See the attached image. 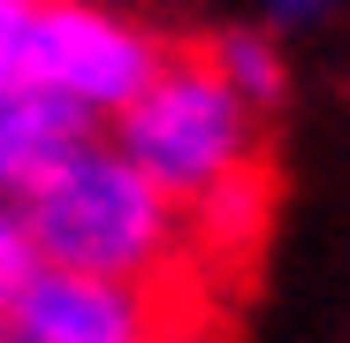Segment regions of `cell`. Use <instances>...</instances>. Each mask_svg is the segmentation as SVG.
I'll return each mask as SVG.
<instances>
[{
  "instance_id": "obj_6",
  "label": "cell",
  "mask_w": 350,
  "mask_h": 343,
  "mask_svg": "<svg viewBox=\"0 0 350 343\" xmlns=\"http://www.w3.org/2000/svg\"><path fill=\"white\" fill-rule=\"evenodd\" d=\"M206 62H213V77L237 92L252 114H267V107H282V53L267 46V38H213L206 46Z\"/></svg>"
},
{
  "instance_id": "obj_9",
  "label": "cell",
  "mask_w": 350,
  "mask_h": 343,
  "mask_svg": "<svg viewBox=\"0 0 350 343\" xmlns=\"http://www.w3.org/2000/svg\"><path fill=\"white\" fill-rule=\"evenodd\" d=\"M327 8V0H274V16H289V23H297V16H320Z\"/></svg>"
},
{
  "instance_id": "obj_7",
  "label": "cell",
  "mask_w": 350,
  "mask_h": 343,
  "mask_svg": "<svg viewBox=\"0 0 350 343\" xmlns=\"http://www.w3.org/2000/svg\"><path fill=\"white\" fill-rule=\"evenodd\" d=\"M38 267H46V259H38V244H31L23 206H8V199H0V313H8V298L23 290Z\"/></svg>"
},
{
  "instance_id": "obj_10",
  "label": "cell",
  "mask_w": 350,
  "mask_h": 343,
  "mask_svg": "<svg viewBox=\"0 0 350 343\" xmlns=\"http://www.w3.org/2000/svg\"><path fill=\"white\" fill-rule=\"evenodd\" d=\"M152 343H183V328H167V335H152Z\"/></svg>"
},
{
  "instance_id": "obj_8",
  "label": "cell",
  "mask_w": 350,
  "mask_h": 343,
  "mask_svg": "<svg viewBox=\"0 0 350 343\" xmlns=\"http://www.w3.org/2000/svg\"><path fill=\"white\" fill-rule=\"evenodd\" d=\"M31 16H38V0H0V84H23V53H31Z\"/></svg>"
},
{
  "instance_id": "obj_1",
  "label": "cell",
  "mask_w": 350,
  "mask_h": 343,
  "mask_svg": "<svg viewBox=\"0 0 350 343\" xmlns=\"http://www.w3.org/2000/svg\"><path fill=\"white\" fill-rule=\"evenodd\" d=\"M31 244L46 267L99 275V282H137V290H175L191 244H183V206H167L107 138H84L53 176L23 199Z\"/></svg>"
},
{
  "instance_id": "obj_5",
  "label": "cell",
  "mask_w": 350,
  "mask_h": 343,
  "mask_svg": "<svg viewBox=\"0 0 350 343\" xmlns=\"http://www.w3.org/2000/svg\"><path fill=\"white\" fill-rule=\"evenodd\" d=\"M84 138H99V123L84 107L53 99L38 84H0V199L23 206Z\"/></svg>"
},
{
  "instance_id": "obj_3",
  "label": "cell",
  "mask_w": 350,
  "mask_h": 343,
  "mask_svg": "<svg viewBox=\"0 0 350 343\" xmlns=\"http://www.w3.org/2000/svg\"><path fill=\"white\" fill-rule=\"evenodd\" d=\"M160 38H145L137 23L92 8V0H38L31 16V53H23V84L84 107L92 123H114L160 69Z\"/></svg>"
},
{
  "instance_id": "obj_2",
  "label": "cell",
  "mask_w": 350,
  "mask_h": 343,
  "mask_svg": "<svg viewBox=\"0 0 350 343\" xmlns=\"http://www.w3.org/2000/svg\"><path fill=\"white\" fill-rule=\"evenodd\" d=\"M267 114H252L237 92H228L206 62V46H175L160 53L152 84L114 114V153H122L137 176L167 199V206H206L213 191L244 183L267 168Z\"/></svg>"
},
{
  "instance_id": "obj_4",
  "label": "cell",
  "mask_w": 350,
  "mask_h": 343,
  "mask_svg": "<svg viewBox=\"0 0 350 343\" xmlns=\"http://www.w3.org/2000/svg\"><path fill=\"white\" fill-rule=\"evenodd\" d=\"M175 328V290L99 282L69 267H38L0 313V343H152Z\"/></svg>"
}]
</instances>
